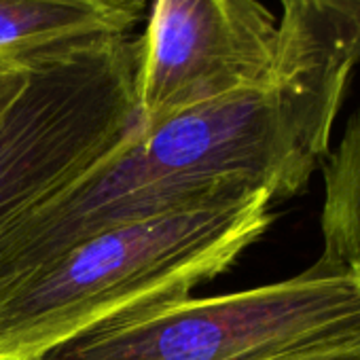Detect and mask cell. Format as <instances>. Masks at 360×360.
I'll list each match as a JSON object with an SVG mask.
<instances>
[{
    "label": "cell",
    "instance_id": "6da1fadb",
    "mask_svg": "<svg viewBox=\"0 0 360 360\" xmlns=\"http://www.w3.org/2000/svg\"><path fill=\"white\" fill-rule=\"evenodd\" d=\"M267 191L100 231L0 284V360H43L229 271L274 221Z\"/></svg>",
    "mask_w": 360,
    "mask_h": 360
},
{
    "label": "cell",
    "instance_id": "7a4b0ae2",
    "mask_svg": "<svg viewBox=\"0 0 360 360\" xmlns=\"http://www.w3.org/2000/svg\"><path fill=\"white\" fill-rule=\"evenodd\" d=\"M360 341V286L320 259L265 286L185 297L81 337L43 360H284Z\"/></svg>",
    "mask_w": 360,
    "mask_h": 360
},
{
    "label": "cell",
    "instance_id": "3957f363",
    "mask_svg": "<svg viewBox=\"0 0 360 360\" xmlns=\"http://www.w3.org/2000/svg\"><path fill=\"white\" fill-rule=\"evenodd\" d=\"M138 37H119L28 64L0 110V236L64 193L142 125Z\"/></svg>",
    "mask_w": 360,
    "mask_h": 360
},
{
    "label": "cell",
    "instance_id": "277c9868",
    "mask_svg": "<svg viewBox=\"0 0 360 360\" xmlns=\"http://www.w3.org/2000/svg\"><path fill=\"white\" fill-rule=\"evenodd\" d=\"M278 20L259 0H153L138 37L142 125L276 81Z\"/></svg>",
    "mask_w": 360,
    "mask_h": 360
},
{
    "label": "cell",
    "instance_id": "5b68a950",
    "mask_svg": "<svg viewBox=\"0 0 360 360\" xmlns=\"http://www.w3.org/2000/svg\"><path fill=\"white\" fill-rule=\"evenodd\" d=\"M144 0H0V62L28 66L85 43L129 37Z\"/></svg>",
    "mask_w": 360,
    "mask_h": 360
},
{
    "label": "cell",
    "instance_id": "8992f818",
    "mask_svg": "<svg viewBox=\"0 0 360 360\" xmlns=\"http://www.w3.org/2000/svg\"><path fill=\"white\" fill-rule=\"evenodd\" d=\"M322 259L349 265L360 250V108L324 165Z\"/></svg>",
    "mask_w": 360,
    "mask_h": 360
},
{
    "label": "cell",
    "instance_id": "52a82bcc",
    "mask_svg": "<svg viewBox=\"0 0 360 360\" xmlns=\"http://www.w3.org/2000/svg\"><path fill=\"white\" fill-rule=\"evenodd\" d=\"M26 75H28V66L0 62V110L22 89V85L26 83Z\"/></svg>",
    "mask_w": 360,
    "mask_h": 360
},
{
    "label": "cell",
    "instance_id": "ba28073f",
    "mask_svg": "<svg viewBox=\"0 0 360 360\" xmlns=\"http://www.w3.org/2000/svg\"><path fill=\"white\" fill-rule=\"evenodd\" d=\"M284 360H360V341L356 343H343V345H330L322 349H311L305 354H297Z\"/></svg>",
    "mask_w": 360,
    "mask_h": 360
},
{
    "label": "cell",
    "instance_id": "9c48e42d",
    "mask_svg": "<svg viewBox=\"0 0 360 360\" xmlns=\"http://www.w3.org/2000/svg\"><path fill=\"white\" fill-rule=\"evenodd\" d=\"M349 269H352V274H354V278H356V282H358V286H360V250H358L356 257L349 261Z\"/></svg>",
    "mask_w": 360,
    "mask_h": 360
}]
</instances>
